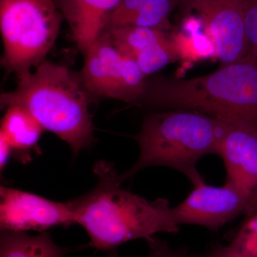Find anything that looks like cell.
Instances as JSON below:
<instances>
[{"label":"cell","mask_w":257,"mask_h":257,"mask_svg":"<svg viewBox=\"0 0 257 257\" xmlns=\"http://www.w3.org/2000/svg\"><path fill=\"white\" fill-rule=\"evenodd\" d=\"M98 182L92 190L70 202L74 221L87 231L89 246L112 251L132 240L147 241L157 233L178 232L173 208L167 199L147 200L121 188L114 166L106 161L94 165Z\"/></svg>","instance_id":"1"},{"label":"cell","mask_w":257,"mask_h":257,"mask_svg":"<svg viewBox=\"0 0 257 257\" xmlns=\"http://www.w3.org/2000/svg\"><path fill=\"white\" fill-rule=\"evenodd\" d=\"M14 90L0 96L1 108L20 106L68 144L74 155L94 141L89 97L77 74L67 67L42 62L34 72L18 74Z\"/></svg>","instance_id":"2"},{"label":"cell","mask_w":257,"mask_h":257,"mask_svg":"<svg viewBox=\"0 0 257 257\" xmlns=\"http://www.w3.org/2000/svg\"><path fill=\"white\" fill-rule=\"evenodd\" d=\"M229 124L187 109L147 115L135 136L140 156L120 179L123 182L146 167L163 166L182 172L194 187L202 183L205 181L198 172V162L209 154L217 155Z\"/></svg>","instance_id":"3"},{"label":"cell","mask_w":257,"mask_h":257,"mask_svg":"<svg viewBox=\"0 0 257 257\" xmlns=\"http://www.w3.org/2000/svg\"><path fill=\"white\" fill-rule=\"evenodd\" d=\"M144 96L157 105L199 111L227 124L257 125V62L247 56L213 73L160 79Z\"/></svg>","instance_id":"4"},{"label":"cell","mask_w":257,"mask_h":257,"mask_svg":"<svg viewBox=\"0 0 257 257\" xmlns=\"http://www.w3.org/2000/svg\"><path fill=\"white\" fill-rule=\"evenodd\" d=\"M64 20L54 0H0L2 66L18 75L46 61Z\"/></svg>","instance_id":"5"},{"label":"cell","mask_w":257,"mask_h":257,"mask_svg":"<svg viewBox=\"0 0 257 257\" xmlns=\"http://www.w3.org/2000/svg\"><path fill=\"white\" fill-rule=\"evenodd\" d=\"M84 55V66L77 76L90 96L130 103L144 96L146 77L135 59L116 49L106 32Z\"/></svg>","instance_id":"6"},{"label":"cell","mask_w":257,"mask_h":257,"mask_svg":"<svg viewBox=\"0 0 257 257\" xmlns=\"http://www.w3.org/2000/svg\"><path fill=\"white\" fill-rule=\"evenodd\" d=\"M181 4L199 17L223 66L248 55L243 0H182Z\"/></svg>","instance_id":"7"},{"label":"cell","mask_w":257,"mask_h":257,"mask_svg":"<svg viewBox=\"0 0 257 257\" xmlns=\"http://www.w3.org/2000/svg\"><path fill=\"white\" fill-rule=\"evenodd\" d=\"M74 223L70 202H54L5 186L0 188L1 231H44L54 226H67Z\"/></svg>","instance_id":"8"},{"label":"cell","mask_w":257,"mask_h":257,"mask_svg":"<svg viewBox=\"0 0 257 257\" xmlns=\"http://www.w3.org/2000/svg\"><path fill=\"white\" fill-rule=\"evenodd\" d=\"M248 201L247 196L232 184L214 187L204 182L194 186L192 192L173 210L179 225H199L216 230L244 214Z\"/></svg>","instance_id":"9"},{"label":"cell","mask_w":257,"mask_h":257,"mask_svg":"<svg viewBox=\"0 0 257 257\" xmlns=\"http://www.w3.org/2000/svg\"><path fill=\"white\" fill-rule=\"evenodd\" d=\"M217 155L224 162L226 183L232 184L249 199L256 180L257 125L229 124Z\"/></svg>","instance_id":"10"},{"label":"cell","mask_w":257,"mask_h":257,"mask_svg":"<svg viewBox=\"0 0 257 257\" xmlns=\"http://www.w3.org/2000/svg\"><path fill=\"white\" fill-rule=\"evenodd\" d=\"M121 0H54L67 20L72 40L85 54L104 32Z\"/></svg>","instance_id":"11"},{"label":"cell","mask_w":257,"mask_h":257,"mask_svg":"<svg viewBox=\"0 0 257 257\" xmlns=\"http://www.w3.org/2000/svg\"><path fill=\"white\" fill-rule=\"evenodd\" d=\"M181 3L182 0H121L104 31L117 27L137 26L167 32L171 29V13Z\"/></svg>","instance_id":"12"},{"label":"cell","mask_w":257,"mask_h":257,"mask_svg":"<svg viewBox=\"0 0 257 257\" xmlns=\"http://www.w3.org/2000/svg\"><path fill=\"white\" fill-rule=\"evenodd\" d=\"M42 125L24 107L11 106L7 108L2 119L0 135L4 137L13 150L23 154L28 160L27 152L37 147L42 133Z\"/></svg>","instance_id":"13"},{"label":"cell","mask_w":257,"mask_h":257,"mask_svg":"<svg viewBox=\"0 0 257 257\" xmlns=\"http://www.w3.org/2000/svg\"><path fill=\"white\" fill-rule=\"evenodd\" d=\"M72 251L52 241L49 233L30 236L25 231H2L0 257H63Z\"/></svg>","instance_id":"14"},{"label":"cell","mask_w":257,"mask_h":257,"mask_svg":"<svg viewBox=\"0 0 257 257\" xmlns=\"http://www.w3.org/2000/svg\"><path fill=\"white\" fill-rule=\"evenodd\" d=\"M118 50L126 57L135 59L149 46L167 36L164 30L137 26L117 27L106 30Z\"/></svg>","instance_id":"15"},{"label":"cell","mask_w":257,"mask_h":257,"mask_svg":"<svg viewBox=\"0 0 257 257\" xmlns=\"http://www.w3.org/2000/svg\"><path fill=\"white\" fill-rule=\"evenodd\" d=\"M199 257H257V214L246 218L229 244Z\"/></svg>","instance_id":"16"},{"label":"cell","mask_w":257,"mask_h":257,"mask_svg":"<svg viewBox=\"0 0 257 257\" xmlns=\"http://www.w3.org/2000/svg\"><path fill=\"white\" fill-rule=\"evenodd\" d=\"M180 57L178 45L167 35L139 54L135 60L147 77L178 60Z\"/></svg>","instance_id":"17"},{"label":"cell","mask_w":257,"mask_h":257,"mask_svg":"<svg viewBox=\"0 0 257 257\" xmlns=\"http://www.w3.org/2000/svg\"><path fill=\"white\" fill-rule=\"evenodd\" d=\"M248 54L257 59V0H243Z\"/></svg>","instance_id":"18"},{"label":"cell","mask_w":257,"mask_h":257,"mask_svg":"<svg viewBox=\"0 0 257 257\" xmlns=\"http://www.w3.org/2000/svg\"><path fill=\"white\" fill-rule=\"evenodd\" d=\"M150 248V252L147 257H187L182 251H175L170 247L165 241L153 237L147 241ZM108 257H119L116 251H111Z\"/></svg>","instance_id":"19"},{"label":"cell","mask_w":257,"mask_h":257,"mask_svg":"<svg viewBox=\"0 0 257 257\" xmlns=\"http://www.w3.org/2000/svg\"><path fill=\"white\" fill-rule=\"evenodd\" d=\"M13 150L4 137L0 135V169L4 170Z\"/></svg>","instance_id":"20"},{"label":"cell","mask_w":257,"mask_h":257,"mask_svg":"<svg viewBox=\"0 0 257 257\" xmlns=\"http://www.w3.org/2000/svg\"><path fill=\"white\" fill-rule=\"evenodd\" d=\"M256 214H257V174L256 184H255L252 192L248 199L247 207H246V211L244 212L246 217Z\"/></svg>","instance_id":"21"}]
</instances>
